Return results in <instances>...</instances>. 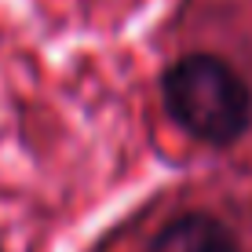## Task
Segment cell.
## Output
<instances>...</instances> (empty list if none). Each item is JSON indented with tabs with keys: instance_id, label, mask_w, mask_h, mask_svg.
<instances>
[{
	"instance_id": "cell-1",
	"label": "cell",
	"mask_w": 252,
	"mask_h": 252,
	"mask_svg": "<svg viewBox=\"0 0 252 252\" xmlns=\"http://www.w3.org/2000/svg\"><path fill=\"white\" fill-rule=\"evenodd\" d=\"M161 102L179 132L205 146H230L252 121V88L223 55L190 51L161 77Z\"/></svg>"
},
{
	"instance_id": "cell-2",
	"label": "cell",
	"mask_w": 252,
	"mask_h": 252,
	"mask_svg": "<svg viewBox=\"0 0 252 252\" xmlns=\"http://www.w3.org/2000/svg\"><path fill=\"white\" fill-rule=\"evenodd\" d=\"M146 252H241L234 230L208 212H183L154 234Z\"/></svg>"
}]
</instances>
